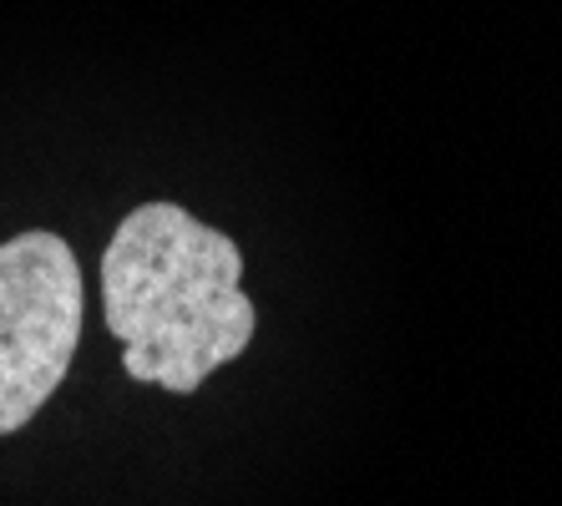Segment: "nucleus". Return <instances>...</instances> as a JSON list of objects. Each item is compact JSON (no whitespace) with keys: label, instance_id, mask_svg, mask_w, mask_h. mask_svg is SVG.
<instances>
[{"label":"nucleus","instance_id":"obj_1","mask_svg":"<svg viewBox=\"0 0 562 506\" xmlns=\"http://www.w3.org/2000/svg\"><path fill=\"white\" fill-rule=\"evenodd\" d=\"M102 314L122 370L168 395L203 390L259 329L238 244L178 203H143L117 223L102 254Z\"/></svg>","mask_w":562,"mask_h":506},{"label":"nucleus","instance_id":"obj_2","mask_svg":"<svg viewBox=\"0 0 562 506\" xmlns=\"http://www.w3.org/2000/svg\"><path fill=\"white\" fill-rule=\"evenodd\" d=\"M81 314V263L61 234L26 228L0 244V436L31 426L61 390Z\"/></svg>","mask_w":562,"mask_h":506}]
</instances>
